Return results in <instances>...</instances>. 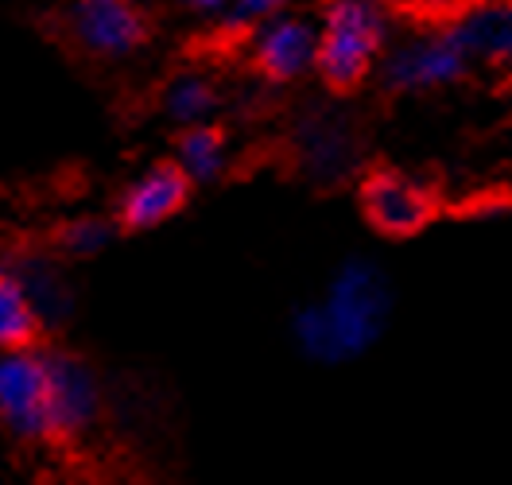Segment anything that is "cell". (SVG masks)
I'll list each match as a JSON object with an SVG mask.
<instances>
[{
  "mask_svg": "<svg viewBox=\"0 0 512 485\" xmlns=\"http://www.w3.org/2000/svg\"><path fill=\"white\" fill-rule=\"evenodd\" d=\"M361 214L381 237H416L439 218V194L431 183H423L396 167H373L361 175Z\"/></svg>",
  "mask_w": 512,
  "mask_h": 485,
  "instance_id": "cell-7",
  "label": "cell"
},
{
  "mask_svg": "<svg viewBox=\"0 0 512 485\" xmlns=\"http://www.w3.org/2000/svg\"><path fill=\"white\" fill-rule=\"evenodd\" d=\"M249 59L256 74L272 86L299 82L319 63V20L280 12L249 32Z\"/></svg>",
  "mask_w": 512,
  "mask_h": 485,
  "instance_id": "cell-9",
  "label": "cell"
},
{
  "mask_svg": "<svg viewBox=\"0 0 512 485\" xmlns=\"http://www.w3.org/2000/svg\"><path fill=\"white\" fill-rule=\"evenodd\" d=\"M470 59L512 74V0H474L458 20H450Z\"/></svg>",
  "mask_w": 512,
  "mask_h": 485,
  "instance_id": "cell-11",
  "label": "cell"
},
{
  "mask_svg": "<svg viewBox=\"0 0 512 485\" xmlns=\"http://www.w3.org/2000/svg\"><path fill=\"white\" fill-rule=\"evenodd\" d=\"M474 0H388V8L412 16V20H423V24H450L458 20Z\"/></svg>",
  "mask_w": 512,
  "mask_h": 485,
  "instance_id": "cell-18",
  "label": "cell"
},
{
  "mask_svg": "<svg viewBox=\"0 0 512 485\" xmlns=\"http://www.w3.org/2000/svg\"><path fill=\"white\" fill-rule=\"evenodd\" d=\"M63 35L86 59L121 63L148 43L152 24L140 0H66Z\"/></svg>",
  "mask_w": 512,
  "mask_h": 485,
  "instance_id": "cell-6",
  "label": "cell"
},
{
  "mask_svg": "<svg viewBox=\"0 0 512 485\" xmlns=\"http://www.w3.org/2000/svg\"><path fill=\"white\" fill-rule=\"evenodd\" d=\"M191 191V175L175 160L152 163L117 198V226L125 233H148V229L167 226L175 214H183V206L191 202Z\"/></svg>",
  "mask_w": 512,
  "mask_h": 485,
  "instance_id": "cell-10",
  "label": "cell"
},
{
  "mask_svg": "<svg viewBox=\"0 0 512 485\" xmlns=\"http://www.w3.org/2000/svg\"><path fill=\"white\" fill-rule=\"evenodd\" d=\"M47 350V369H51V435H47V454L78 462L90 435L101 423V381L94 365L74 350L63 346H43Z\"/></svg>",
  "mask_w": 512,
  "mask_h": 485,
  "instance_id": "cell-3",
  "label": "cell"
},
{
  "mask_svg": "<svg viewBox=\"0 0 512 485\" xmlns=\"http://www.w3.org/2000/svg\"><path fill=\"white\" fill-rule=\"evenodd\" d=\"M0 427L20 451H47L51 369L43 346L0 354Z\"/></svg>",
  "mask_w": 512,
  "mask_h": 485,
  "instance_id": "cell-4",
  "label": "cell"
},
{
  "mask_svg": "<svg viewBox=\"0 0 512 485\" xmlns=\"http://www.w3.org/2000/svg\"><path fill=\"white\" fill-rule=\"evenodd\" d=\"M175 163L191 175L194 187L202 183H218L229 167V136H225L214 121H202V125H187L179 132V144H175Z\"/></svg>",
  "mask_w": 512,
  "mask_h": 485,
  "instance_id": "cell-13",
  "label": "cell"
},
{
  "mask_svg": "<svg viewBox=\"0 0 512 485\" xmlns=\"http://www.w3.org/2000/svg\"><path fill=\"white\" fill-rule=\"evenodd\" d=\"M291 144H295V160L303 167V175L315 183H342L361 163V140H357L353 121L330 105L307 109L295 121Z\"/></svg>",
  "mask_w": 512,
  "mask_h": 485,
  "instance_id": "cell-8",
  "label": "cell"
},
{
  "mask_svg": "<svg viewBox=\"0 0 512 485\" xmlns=\"http://www.w3.org/2000/svg\"><path fill=\"white\" fill-rule=\"evenodd\" d=\"M470 66L474 59H470L462 35L454 24H447V28H431V32H419L388 47L377 66V78L388 94L408 97L454 86L458 78H466Z\"/></svg>",
  "mask_w": 512,
  "mask_h": 485,
  "instance_id": "cell-5",
  "label": "cell"
},
{
  "mask_svg": "<svg viewBox=\"0 0 512 485\" xmlns=\"http://www.w3.org/2000/svg\"><path fill=\"white\" fill-rule=\"evenodd\" d=\"M113 233H117V218L109 222V218H97V214H82V218H70L55 229L51 249L66 260H90L113 245Z\"/></svg>",
  "mask_w": 512,
  "mask_h": 485,
  "instance_id": "cell-16",
  "label": "cell"
},
{
  "mask_svg": "<svg viewBox=\"0 0 512 485\" xmlns=\"http://www.w3.org/2000/svg\"><path fill=\"white\" fill-rule=\"evenodd\" d=\"M222 105V90L210 74H198V70H183L167 82L163 90V113L175 121V125H202L218 113Z\"/></svg>",
  "mask_w": 512,
  "mask_h": 485,
  "instance_id": "cell-14",
  "label": "cell"
},
{
  "mask_svg": "<svg viewBox=\"0 0 512 485\" xmlns=\"http://www.w3.org/2000/svg\"><path fill=\"white\" fill-rule=\"evenodd\" d=\"M392 315V288L373 260H346L315 303L295 315V338L315 361L365 354Z\"/></svg>",
  "mask_w": 512,
  "mask_h": 485,
  "instance_id": "cell-1",
  "label": "cell"
},
{
  "mask_svg": "<svg viewBox=\"0 0 512 485\" xmlns=\"http://www.w3.org/2000/svg\"><path fill=\"white\" fill-rule=\"evenodd\" d=\"M288 4L291 0H229L222 24L229 32H253L256 24H264V20L280 16V12H288Z\"/></svg>",
  "mask_w": 512,
  "mask_h": 485,
  "instance_id": "cell-17",
  "label": "cell"
},
{
  "mask_svg": "<svg viewBox=\"0 0 512 485\" xmlns=\"http://www.w3.org/2000/svg\"><path fill=\"white\" fill-rule=\"evenodd\" d=\"M388 28V0H326L315 74L334 94H353L377 74L388 51Z\"/></svg>",
  "mask_w": 512,
  "mask_h": 485,
  "instance_id": "cell-2",
  "label": "cell"
},
{
  "mask_svg": "<svg viewBox=\"0 0 512 485\" xmlns=\"http://www.w3.org/2000/svg\"><path fill=\"white\" fill-rule=\"evenodd\" d=\"M12 268L24 276V284L32 291L35 307L43 315V323H63L66 315L74 311V295L70 284L63 280V272L51 264V257H39V253H24V257L12 260Z\"/></svg>",
  "mask_w": 512,
  "mask_h": 485,
  "instance_id": "cell-15",
  "label": "cell"
},
{
  "mask_svg": "<svg viewBox=\"0 0 512 485\" xmlns=\"http://www.w3.org/2000/svg\"><path fill=\"white\" fill-rule=\"evenodd\" d=\"M187 16H198V20H225V8H229V0H175Z\"/></svg>",
  "mask_w": 512,
  "mask_h": 485,
  "instance_id": "cell-19",
  "label": "cell"
},
{
  "mask_svg": "<svg viewBox=\"0 0 512 485\" xmlns=\"http://www.w3.org/2000/svg\"><path fill=\"white\" fill-rule=\"evenodd\" d=\"M43 334H47V323L24 276L12 264H0V354L43 346Z\"/></svg>",
  "mask_w": 512,
  "mask_h": 485,
  "instance_id": "cell-12",
  "label": "cell"
}]
</instances>
